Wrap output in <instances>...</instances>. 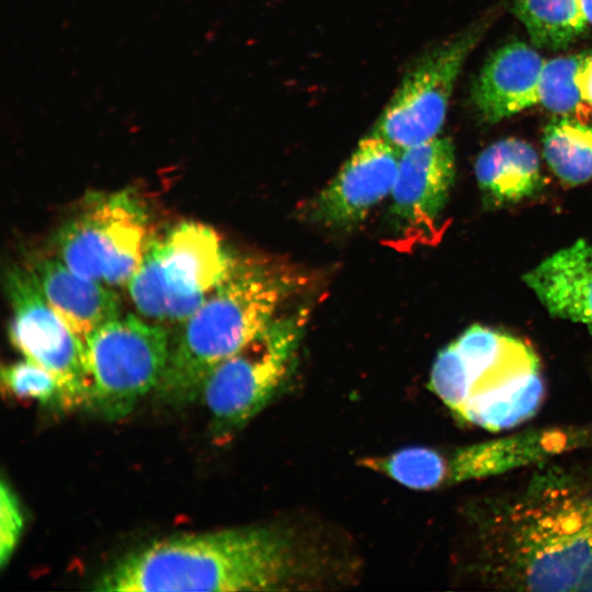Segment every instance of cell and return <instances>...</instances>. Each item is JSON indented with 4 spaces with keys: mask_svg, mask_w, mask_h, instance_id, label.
<instances>
[{
    "mask_svg": "<svg viewBox=\"0 0 592 592\" xmlns=\"http://www.w3.org/2000/svg\"><path fill=\"white\" fill-rule=\"evenodd\" d=\"M474 570L482 587L576 591L592 558V482L559 468L482 503Z\"/></svg>",
    "mask_w": 592,
    "mask_h": 592,
    "instance_id": "6da1fadb",
    "label": "cell"
},
{
    "mask_svg": "<svg viewBox=\"0 0 592 592\" xmlns=\"http://www.w3.org/2000/svg\"><path fill=\"white\" fill-rule=\"evenodd\" d=\"M305 576L289 536L272 527L182 534L130 551L96 582L106 592L286 590Z\"/></svg>",
    "mask_w": 592,
    "mask_h": 592,
    "instance_id": "7a4b0ae2",
    "label": "cell"
},
{
    "mask_svg": "<svg viewBox=\"0 0 592 592\" xmlns=\"http://www.w3.org/2000/svg\"><path fill=\"white\" fill-rule=\"evenodd\" d=\"M292 287L289 275L272 262L232 258L225 277L171 339L167 367L156 389L161 398L172 403L198 399L209 372L276 318Z\"/></svg>",
    "mask_w": 592,
    "mask_h": 592,
    "instance_id": "3957f363",
    "label": "cell"
},
{
    "mask_svg": "<svg viewBox=\"0 0 592 592\" xmlns=\"http://www.w3.org/2000/svg\"><path fill=\"white\" fill-rule=\"evenodd\" d=\"M429 388L457 419L491 432L527 421L545 397L533 348L479 325L439 352Z\"/></svg>",
    "mask_w": 592,
    "mask_h": 592,
    "instance_id": "277c9868",
    "label": "cell"
},
{
    "mask_svg": "<svg viewBox=\"0 0 592 592\" xmlns=\"http://www.w3.org/2000/svg\"><path fill=\"white\" fill-rule=\"evenodd\" d=\"M231 261L212 227L184 221L152 239L128 293L144 318L181 326L225 277Z\"/></svg>",
    "mask_w": 592,
    "mask_h": 592,
    "instance_id": "5b68a950",
    "label": "cell"
},
{
    "mask_svg": "<svg viewBox=\"0 0 592 592\" xmlns=\"http://www.w3.org/2000/svg\"><path fill=\"white\" fill-rule=\"evenodd\" d=\"M151 241L149 214L132 190L90 194L56 236L69 269L111 287L127 286Z\"/></svg>",
    "mask_w": 592,
    "mask_h": 592,
    "instance_id": "8992f818",
    "label": "cell"
},
{
    "mask_svg": "<svg viewBox=\"0 0 592 592\" xmlns=\"http://www.w3.org/2000/svg\"><path fill=\"white\" fill-rule=\"evenodd\" d=\"M170 345L164 326L135 315L118 316L101 326L84 343V407L107 420L129 414L140 398L158 388Z\"/></svg>",
    "mask_w": 592,
    "mask_h": 592,
    "instance_id": "52a82bcc",
    "label": "cell"
},
{
    "mask_svg": "<svg viewBox=\"0 0 592 592\" xmlns=\"http://www.w3.org/2000/svg\"><path fill=\"white\" fill-rule=\"evenodd\" d=\"M304 320L300 314L276 317L206 376L198 398L218 437L246 425L280 390L294 364Z\"/></svg>",
    "mask_w": 592,
    "mask_h": 592,
    "instance_id": "ba28073f",
    "label": "cell"
},
{
    "mask_svg": "<svg viewBox=\"0 0 592 592\" xmlns=\"http://www.w3.org/2000/svg\"><path fill=\"white\" fill-rule=\"evenodd\" d=\"M471 26L422 55L405 73L371 134L402 151L437 136L463 65L482 35Z\"/></svg>",
    "mask_w": 592,
    "mask_h": 592,
    "instance_id": "9c48e42d",
    "label": "cell"
},
{
    "mask_svg": "<svg viewBox=\"0 0 592 592\" xmlns=\"http://www.w3.org/2000/svg\"><path fill=\"white\" fill-rule=\"evenodd\" d=\"M5 288L12 311L9 328L12 344L55 377L61 408L84 407L88 392L84 345L49 306L29 267L8 270Z\"/></svg>",
    "mask_w": 592,
    "mask_h": 592,
    "instance_id": "30bf717a",
    "label": "cell"
},
{
    "mask_svg": "<svg viewBox=\"0 0 592 592\" xmlns=\"http://www.w3.org/2000/svg\"><path fill=\"white\" fill-rule=\"evenodd\" d=\"M400 151L383 138H362L333 180L316 197L311 217L326 226L349 227L391 193Z\"/></svg>",
    "mask_w": 592,
    "mask_h": 592,
    "instance_id": "8fae6325",
    "label": "cell"
},
{
    "mask_svg": "<svg viewBox=\"0 0 592 592\" xmlns=\"http://www.w3.org/2000/svg\"><path fill=\"white\" fill-rule=\"evenodd\" d=\"M455 179L449 138L434 137L400 151L391 190V213L412 231H430L446 206Z\"/></svg>",
    "mask_w": 592,
    "mask_h": 592,
    "instance_id": "7c38bea8",
    "label": "cell"
},
{
    "mask_svg": "<svg viewBox=\"0 0 592 592\" xmlns=\"http://www.w3.org/2000/svg\"><path fill=\"white\" fill-rule=\"evenodd\" d=\"M29 269L49 306L83 345L96 329L121 316L113 287L73 272L59 258L34 259Z\"/></svg>",
    "mask_w": 592,
    "mask_h": 592,
    "instance_id": "4fadbf2b",
    "label": "cell"
},
{
    "mask_svg": "<svg viewBox=\"0 0 592 592\" xmlns=\"http://www.w3.org/2000/svg\"><path fill=\"white\" fill-rule=\"evenodd\" d=\"M544 62L535 49L522 42L496 50L473 89V102L480 117L496 123L538 104Z\"/></svg>",
    "mask_w": 592,
    "mask_h": 592,
    "instance_id": "5bb4252c",
    "label": "cell"
},
{
    "mask_svg": "<svg viewBox=\"0 0 592 592\" xmlns=\"http://www.w3.org/2000/svg\"><path fill=\"white\" fill-rule=\"evenodd\" d=\"M524 281L551 316L592 323V246L587 241L543 260Z\"/></svg>",
    "mask_w": 592,
    "mask_h": 592,
    "instance_id": "9a60e30c",
    "label": "cell"
},
{
    "mask_svg": "<svg viewBox=\"0 0 592 592\" xmlns=\"http://www.w3.org/2000/svg\"><path fill=\"white\" fill-rule=\"evenodd\" d=\"M475 174L487 205L515 204L544 185L539 159L526 141L505 138L485 148L475 163Z\"/></svg>",
    "mask_w": 592,
    "mask_h": 592,
    "instance_id": "2e32d148",
    "label": "cell"
},
{
    "mask_svg": "<svg viewBox=\"0 0 592 592\" xmlns=\"http://www.w3.org/2000/svg\"><path fill=\"white\" fill-rule=\"evenodd\" d=\"M543 153L554 173L568 185L592 179V123L559 115L544 129Z\"/></svg>",
    "mask_w": 592,
    "mask_h": 592,
    "instance_id": "e0dca14e",
    "label": "cell"
},
{
    "mask_svg": "<svg viewBox=\"0 0 592 592\" xmlns=\"http://www.w3.org/2000/svg\"><path fill=\"white\" fill-rule=\"evenodd\" d=\"M512 8L538 47H567L589 25L579 0H512Z\"/></svg>",
    "mask_w": 592,
    "mask_h": 592,
    "instance_id": "ac0fdd59",
    "label": "cell"
},
{
    "mask_svg": "<svg viewBox=\"0 0 592 592\" xmlns=\"http://www.w3.org/2000/svg\"><path fill=\"white\" fill-rule=\"evenodd\" d=\"M360 464L415 490L448 486L446 454L431 447L409 446L388 455L362 458Z\"/></svg>",
    "mask_w": 592,
    "mask_h": 592,
    "instance_id": "d6986e66",
    "label": "cell"
},
{
    "mask_svg": "<svg viewBox=\"0 0 592 592\" xmlns=\"http://www.w3.org/2000/svg\"><path fill=\"white\" fill-rule=\"evenodd\" d=\"M584 54L557 57L544 62L539 84L538 100L546 110L567 116L582 118L583 101L576 76Z\"/></svg>",
    "mask_w": 592,
    "mask_h": 592,
    "instance_id": "ffe728a7",
    "label": "cell"
},
{
    "mask_svg": "<svg viewBox=\"0 0 592 592\" xmlns=\"http://www.w3.org/2000/svg\"><path fill=\"white\" fill-rule=\"evenodd\" d=\"M2 384L20 399H33L42 403H60V389L55 377L37 363L24 357L4 366Z\"/></svg>",
    "mask_w": 592,
    "mask_h": 592,
    "instance_id": "44dd1931",
    "label": "cell"
},
{
    "mask_svg": "<svg viewBox=\"0 0 592 592\" xmlns=\"http://www.w3.org/2000/svg\"><path fill=\"white\" fill-rule=\"evenodd\" d=\"M23 530V515L16 494L2 479L0 486V566L4 567L16 548Z\"/></svg>",
    "mask_w": 592,
    "mask_h": 592,
    "instance_id": "7402d4cb",
    "label": "cell"
},
{
    "mask_svg": "<svg viewBox=\"0 0 592 592\" xmlns=\"http://www.w3.org/2000/svg\"><path fill=\"white\" fill-rule=\"evenodd\" d=\"M576 81L583 103L592 107V54H584Z\"/></svg>",
    "mask_w": 592,
    "mask_h": 592,
    "instance_id": "603a6c76",
    "label": "cell"
},
{
    "mask_svg": "<svg viewBox=\"0 0 592 592\" xmlns=\"http://www.w3.org/2000/svg\"><path fill=\"white\" fill-rule=\"evenodd\" d=\"M576 592H592V558L577 587Z\"/></svg>",
    "mask_w": 592,
    "mask_h": 592,
    "instance_id": "cb8c5ba5",
    "label": "cell"
},
{
    "mask_svg": "<svg viewBox=\"0 0 592 592\" xmlns=\"http://www.w3.org/2000/svg\"><path fill=\"white\" fill-rule=\"evenodd\" d=\"M582 13L589 25H592V0H579Z\"/></svg>",
    "mask_w": 592,
    "mask_h": 592,
    "instance_id": "d4e9b609",
    "label": "cell"
}]
</instances>
